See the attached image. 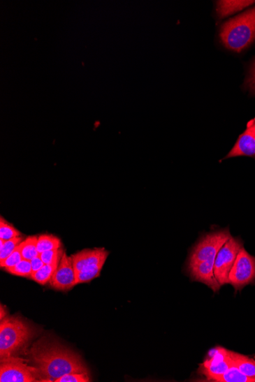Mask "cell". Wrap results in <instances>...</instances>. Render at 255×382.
<instances>
[{
    "label": "cell",
    "mask_w": 255,
    "mask_h": 382,
    "mask_svg": "<svg viewBox=\"0 0 255 382\" xmlns=\"http://www.w3.org/2000/svg\"><path fill=\"white\" fill-rule=\"evenodd\" d=\"M33 365L42 374L43 381H54L73 372L89 373L81 356L56 339L43 337L30 348Z\"/></svg>",
    "instance_id": "obj_1"
},
{
    "label": "cell",
    "mask_w": 255,
    "mask_h": 382,
    "mask_svg": "<svg viewBox=\"0 0 255 382\" xmlns=\"http://www.w3.org/2000/svg\"><path fill=\"white\" fill-rule=\"evenodd\" d=\"M36 336V329L17 315L1 320L0 358H8L26 350Z\"/></svg>",
    "instance_id": "obj_2"
},
{
    "label": "cell",
    "mask_w": 255,
    "mask_h": 382,
    "mask_svg": "<svg viewBox=\"0 0 255 382\" xmlns=\"http://www.w3.org/2000/svg\"><path fill=\"white\" fill-rule=\"evenodd\" d=\"M221 43L235 52H241L255 40V7L228 20L220 31Z\"/></svg>",
    "instance_id": "obj_3"
},
{
    "label": "cell",
    "mask_w": 255,
    "mask_h": 382,
    "mask_svg": "<svg viewBox=\"0 0 255 382\" xmlns=\"http://www.w3.org/2000/svg\"><path fill=\"white\" fill-rule=\"evenodd\" d=\"M231 237L228 228L217 230L203 235L191 248L187 265L204 261L215 260L221 247Z\"/></svg>",
    "instance_id": "obj_4"
},
{
    "label": "cell",
    "mask_w": 255,
    "mask_h": 382,
    "mask_svg": "<svg viewBox=\"0 0 255 382\" xmlns=\"http://www.w3.org/2000/svg\"><path fill=\"white\" fill-rule=\"evenodd\" d=\"M22 359L15 356L1 360L0 381L1 382H38L44 378L36 367H31Z\"/></svg>",
    "instance_id": "obj_5"
},
{
    "label": "cell",
    "mask_w": 255,
    "mask_h": 382,
    "mask_svg": "<svg viewBox=\"0 0 255 382\" xmlns=\"http://www.w3.org/2000/svg\"><path fill=\"white\" fill-rule=\"evenodd\" d=\"M243 247L244 242L240 238L232 236L218 252L214 262V275L221 286L228 284L229 272Z\"/></svg>",
    "instance_id": "obj_6"
},
{
    "label": "cell",
    "mask_w": 255,
    "mask_h": 382,
    "mask_svg": "<svg viewBox=\"0 0 255 382\" xmlns=\"http://www.w3.org/2000/svg\"><path fill=\"white\" fill-rule=\"evenodd\" d=\"M228 284L241 291L247 286L255 284V256L243 247L238 253L233 267L229 272Z\"/></svg>",
    "instance_id": "obj_7"
},
{
    "label": "cell",
    "mask_w": 255,
    "mask_h": 382,
    "mask_svg": "<svg viewBox=\"0 0 255 382\" xmlns=\"http://www.w3.org/2000/svg\"><path fill=\"white\" fill-rule=\"evenodd\" d=\"M204 362L200 364L198 373L208 381H217L230 368L233 367L229 351L227 348L217 346L212 348Z\"/></svg>",
    "instance_id": "obj_8"
},
{
    "label": "cell",
    "mask_w": 255,
    "mask_h": 382,
    "mask_svg": "<svg viewBox=\"0 0 255 382\" xmlns=\"http://www.w3.org/2000/svg\"><path fill=\"white\" fill-rule=\"evenodd\" d=\"M49 285L56 290L68 291L75 287L76 277L71 257L64 253L59 267H57L53 277L49 281Z\"/></svg>",
    "instance_id": "obj_9"
},
{
    "label": "cell",
    "mask_w": 255,
    "mask_h": 382,
    "mask_svg": "<svg viewBox=\"0 0 255 382\" xmlns=\"http://www.w3.org/2000/svg\"><path fill=\"white\" fill-rule=\"evenodd\" d=\"M214 262L215 260H209L187 265V271L192 281L201 282L214 293H219L221 286L214 275Z\"/></svg>",
    "instance_id": "obj_10"
},
{
    "label": "cell",
    "mask_w": 255,
    "mask_h": 382,
    "mask_svg": "<svg viewBox=\"0 0 255 382\" xmlns=\"http://www.w3.org/2000/svg\"><path fill=\"white\" fill-rule=\"evenodd\" d=\"M110 252L104 248L85 249L71 256L75 277L81 270L92 267L102 261H106Z\"/></svg>",
    "instance_id": "obj_11"
},
{
    "label": "cell",
    "mask_w": 255,
    "mask_h": 382,
    "mask_svg": "<svg viewBox=\"0 0 255 382\" xmlns=\"http://www.w3.org/2000/svg\"><path fill=\"white\" fill-rule=\"evenodd\" d=\"M242 156H255V118L248 123L245 131L238 138L232 151L228 154L225 159Z\"/></svg>",
    "instance_id": "obj_12"
},
{
    "label": "cell",
    "mask_w": 255,
    "mask_h": 382,
    "mask_svg": "<svg viewBox=\"0 0 255 382\" xmlns=\"http://www.w3.org/2000/svg\"><path fill=\"white\" fill-rule=\"evenodd\" d=\"M234 367L245 376L255 379V360L249 356L229 351Z\"/></svg>",
    "instance_id": "obj_13"
},
{
    "label": "cell",
    "mask_w": 255,
    "mask_h": 382,
    "mask_svg": "<svg viewBox=\"0 0 255 382\" xmlns=\"http://www.w3.org/2000/svg\"><path fill=\"white\" fill-rule=\"evenodd\" d=\"M255 1H246V0H237V1H219L217 2V14L219 18L223 19L230 15L242 10L245 8L254 4Z\"/></svg>",
    "instance_id": "obj_14"
},
{
    "label": "cell",
    "mask_w": 255,
    "mask_h": 382,
    "mask_svg": "<svg viewBox=\"0 0 255 382\" xmlns=\"http://www.w3.org/2000/svg\"><path fill=\"white\" fill-rule=\"evenodd\" d=\"M60 261L61 259L52 264H45L42 269L36 273L32 274L31 279L42 286L49 284V281H50L53 277L57 267H59Z\"/></svg>",
    "instance_id": "obj_15"
},
{
    "label": "cell",
    "mask_w": 255,
    "mask_h": 382,
    "mask_svg": "<svg viewBox=\"0 0 255 382\" xmlns=\"http://www.w3.org/2000/svg\"><path fill=\"white\" fill-rule=\"evenodd\" d=\"M62 248L61 240L52 235H42L38 237L37 250L38 254Z\"/></svg>",
    "instance_id": "obj_16"
},
{
    "label": "cell",
    "mask_w": 255,
    "mask_h": 382,
    "mask_svg": "<svg viewBox=\"0 0 255 382\" xmlns=\"http://www.w3.org/2000/svg\"><path fill=\"white\" fill-rule=\"evenodd\" d=\"M105 263V261H102L78 272L76 275V284H87L100 276Z\"/></svg>",
    "instance_id": "obj_17"
},
{
    "label": "cell",
    "mask_w": 255,
    "mask_h": 382,
    "mask_svg": "<svg viewBox=\"0 0 255 382\" xmlns=\"http://www.w3.org/2000/svg\"><path fill=\"white\" fill-rule=\"evenodd\" d=\"M38 237L29 236L22 242V255L24 260L31 261L38 256L37 250Z\"/></svg>",
    "instance_id": "obj_18"
},
{
    "label": "cell",
    "mask_w": 255,
    "mask_h": 382,
    "mask_svg": "<svg viewBox=\"0 0 255 382\" xmlns=\"http://www.w3.org/2000/svg\"><path fill=\"white\" fill-rule=\"evenodd\" d=\"M216 382H255V379L245 376L233 365Z\"/></svg>",
    "instance_id": "obj_19"
},
{
    "label": "cell",
    "mask_w": 255,
    "mask_h": 382,
    "mask_svg": "<svg viewBox=\"0 0 255 382\" xmlns=\"http://www.w3.org/2000/svg\"><path fill=\"white\" fill-rule=\"evenodd\" d=\"M22 242V236L9 240L0 239V262L5 260Z\"/></svg>",
    "instance_id": "obj_20"
},
{
    "label": "cell",
    "mask_w": 255,
    "mask_h": 382,
    "mask_svg": "<svg viewBox=\"0 0 255 382\" xmlns=\"http://www.w3.org/2000/svg\"><path fill=\"white\" fill-rule=\"evenodd\" d=\"M21 236V232L14 228L11 223H8L1 216L0 218V239L9 240Z\"/></svg>",
    "instance_id": "obj_21"
},
{
    "label": "cell",
    "mask_w": 255,
    "mask_h": 382,
    "mask_svg": "<svg viewBox=\"0 0 255 382\" xmlns=\"http://www.w3.org/2000/svg\"><path fill=\"white\" fill-rule=\"evenodd\" d=\"M6 271L16 277L31 278L32 276L31 261L24 259L14 267Z\"/></svg>",
    "instance_id": "obj_22"
},
{
    "label": "cell",
    "mask_w": 255,
    "mask_h": 382,
    "mask_svg": "<svg viewBox=\"0 0 255 382\" xmlns=\"http://www.w3.org/2000/svg\"><path fill=\"white\" fill-rule=\"evenodd\" d=\"M22 260L23 257L22 255L21 243L15 249V251L9 256H8L5 260L0 262V267H1L2 269L7 270L14 267L15 265H17Z\"/></svg>",
    "instance_id": "obj_23"
},
{
    "label": "cell",
    "mask_w": 255,
    "mask_h": 382,
    "mask_svg": "<svg viewBox=\"0 0 255 382\" xmlns=\"http://www.w3.org/2000/svg\"><path fill=\"white\" fill-rule=\"evenodd\" d=\"M92 381L89 373L73 372L56 379L55 382H89Z\"/></svg>",
    "instance_id": "obj_24"
},
{
    "label": "cell",
    "mask_w": 255,
    "mask_h": 382,
    "mask_svg": "<svg viewBox=\"0 0 255 382\" xmlns=\"http://www.w3.org/2000/svg\"><path fill=\"white\" fill-rule=\"evenodd\" d=\"M64 249L61 248L59 250H52L39 254L41 258L45 264H52L57 260L61 259L64 254Z\"/></svg>",
    "instance_id": "obj_25"
},
{
    "label": "cell",
    "mask_w": 255,
    "mask_h": 382,
    "mask_svg": "<svg viewBox=\"0 0 255 382\" xmlns=\"http://www.w3.org/2000/svg\"><path fill=\"white\" fill-rule=\"evenodd\" d=\"M31 269H32V274L36 273L41 269H42L44 265H45L44 262L43 261L42 258H41L39 254L36 257H35L34 259H32L31 260Z\"/></svg>",
    "instance_id": "obj_26"
},
{
    "label": "cell",
    "mask_w": 255,
    "mask_h": 382,
    "mask_svg": "<svg viewBox=\"0 0 255 382\" xmlns=\"http://www.w3.org/2000/svg\"><path fill=\"white\" fill-rule=\"evenodd\" d=\"M6 307L4 308L3 305H1V309H0V311H1V316H0V320H3L6 318L7 312L6 310L4 311Z\"/></svg>",
    "instance_id": "obj_27"
},
{
    "label": "cell",
    "mask_w": 255,
    "mask_h": 382,
    "mask_svg": "<svg viewBox=\"0 0 255 382\" xmlns=\"http://www.w3.org/2000/svg\"><path fill=\"white\" fill-rule=\"evenodd\" d=\"M250 82H251V85H252L254 87H255V69L253 71Z\"/></svg>",
    "instance_id": "obj_28"
}]
</instances>
